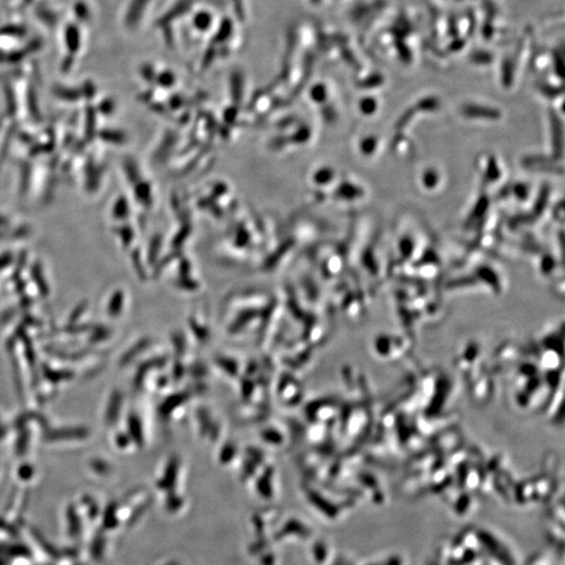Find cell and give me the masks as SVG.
<instances>
[{
    "mask_svg": "<svg viewBox=\"0 0 565 565\" xmlns=\"http://www.w3.org/2000/svg\"><path fill=\"white\" fill-rule=\"evenodd\" d=\"M208 21H210V18H208V15H199L198 18L196 19V24L197 26H203V28H207Z\"/></svg>",
    "mask_w": 565,
    "mask_h": 565,
    "instance_id": "1",
    "label": "cell"
}]
</instances>
